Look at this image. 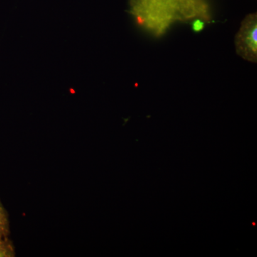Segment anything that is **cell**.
Masks as SVG:
<instances>
[{
    "label": "cell",
    "mask_w": 257,
    "mask_h": 257,
    "mask_svg": "<svg viewBox=\"0 0 257 257\" xmlns=\"http://www.w3.org/2000/svg\"><path fill=\"white\" fill-rule=\"evenodd\" d=\"M15 247L8 237L0 239V257H14Z\"/></svg>",
    "instance_id": "cell-4"
},
{
    "label": "cell",
    "mask_w": 257,
    "mask_h": 257,
    "mask_svg": "<svg viewBox=\"0 0 257 257\" xmlns=\"http://www.w3.org/2000/svg\"><path fill=\"white\" fill-rule=\"evenodd\" d=\"M207 22L204 19L201 18H194L192 24V28L193 31L195 32H199L204 30L205 27V23Z\"/></svg>",
    "instance_id": "cell-5"
},
{
    "label": "cell",
    "mask_w": 257,
    "mask_h": 257,
    "mask_svg": "<svg viewBox=\"0 0 257 257\" xmlns=\"http://www.w3.org/2000/svg\"><path fill=\"white\" fill-rule=\"evenodd\" d=\"M130 13L140 27L160 37L171 24L194 18L210 23V8L206 0H130Z\"/></svg>",
    "instance_id": "cell-1"
},
{
    "label": "cell",
    "mask_w": 257,
    "mask_h": 257,
    "mask_svg": "<svg viewBox=\"0 0 257 257\" xmlns=\"http://www.w3.org/2000/svg\"><path fill=\"white\" fill-rule=\"evenodd\" d=\"M235 45L238 55L248 62L256 63V13H251L243 19L241 28L235 37Z\"/></svg>",
    "instance_id": "cell-2"
},
{
    "label": "cell",
    "mask_w": 257,
    "mask_h": 257,
    "mask_svg": "<svg viewBox=\"0 0 257 257\" xmlns=\"http://www.w3.org/2000/svg\"><path fill=\"white\" fill-rule=\"evenodd\" d=\"M8 214L0 202V239L8 237L10 234Z\"/></svg>",
    "instance_id": "cell-3"
}]
</instances>
